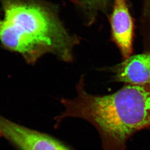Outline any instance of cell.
Here are the masks:
<instances>
[{
	"label": "cell",
	"mask_w": 150,
	"mask_h": 150,
	"mask_svg": "<svg viewBox=\"0 0 150 150\" xmlns=\"http://www.w3.org/2000/svg\"><path fill=\"white\" fill-rule=\"evenodd\" d=\"M2 4L0 41L4 47L31 64L47 53L71 61L76 40L49 9L34 0H2Z\"/></svg>",
	"instance_id": "cell-2"
},
{
	"label": "cell",
	"mask_w": 150,
	"mask_h": 150,
	"mask_svg": "<svg viewBox=\"0 0 150 150\" xmlns=\"http://www.w3.org/2000/svg\"><path fill=\"white\" fill-rule=\"evenodd\" d=\"M115 81L128 85L150 83V51L129 57L113 69Z\"/></svg>",
	"instance_id": "cell-5"
},
{
	"label": "cell",
	"mask_w": 150,
	"mask_h": 150,
	"mask_svg": "<svg viewBox=\"0 0 150 150\" xmlns=\"http://www.w3.org/2000/svg\"><path fill=\"white\" fill-rule=\"evenodd\" d=\"M112 35L124 60L133 51L134 23L126 0H114L110 18Z\"/></svg>",
	"instance_id": "cell-4"
},
{
	"label": "cell",
	"mask_w": 150,
	"mask_h": 150,
	"mask_svg": "<svg viewBox=\"0 0 150 150\" xmlns=\"http://www.w3.org/2000/svg\"><path fill=\"white\" fill-rule=\"evenodd\" d=\"M144 16L147 21V23L149 24V33L148 35L149 36L148 39L149 40L150 46V0H145V1Z\"/></svg>",
	"instance_id": "cell-7"
},
{
	"label": "cell",
	"mask_w": 150,
	"mask_h": 150,
	"mask_svg": "<svg viewBox=\"0 0 150 150\" xmlns=\"http://www.w3.org/2000/svg\"><path fill=\"white\" fill-rule=\"evenodd\" d=\"M0 134L20 150H73L48 134L0 116Z\"/></svg>",
	"instance_id": "cell-3"
},
{
	"label": "cell",
	"mask_w": 150,
	"mask_h": 150,
	"mask_svg": "<svg viewBox=\"0 0 150 150\" xmlns=\"http://www.w3.org/2000/svg\"><path fill=\"white\" fill-rule=\"evenodd\" d=\"M0 136H1V134H0Z\"/></svg>",
	"instance_id": "cell-8"
},
{
	"label": "cell",
	"mask_w": 150,
	"mask_h": 150,
	"mask_svg": "<svg viewBox=\"0 0 150 150\" xmlns=\"http://www.w3.org/2000/svg\"><path fill=\"white\" fill-rule=\"evenodd\" d=\"M76 91L75 98L61 100L64 111L56 120H86L99 132L104 150H126L129 138L150 126V83L127 84L111 94L93 95L81 78Z\"/></svg>",
	"instance_id": "cell-1"
},
{
	"label": "cell",
	"mask_w": 150,
	"mask_h": 150,
	"mask_svg": "<svg viewBox=\"0 0 150 150\" xmlns=\"http://www.w3.org/2000/svg\"><path fill=\"white\" fill-rule=\"evenodd\" d=\"M87 8L91 10H102L107 7L111 0H81Z\"/></svg>",
	"instance_id": "cell-6"
}]
</instances>
